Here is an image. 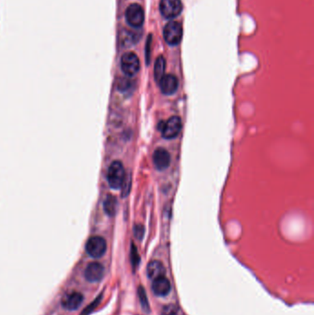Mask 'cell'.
<instances>
[{"mask_svg":"<svg viewBox=\"0 0 314 315\" xmlns=\"http://www.w3.org/2000/svg\"><path fill=\"white\" fill-rule=\"evenodd\" d=\"M126 176V171L121 161L115 160L110 165L108 169L107 181L111 188L120 189L125 182Z\"/></svg>","mask_w":314,"mask_h":315,"instance_id":"cell-1","label":"cell"},{"mask_svg":"<svg viewBox=\"0 0 314 315\" xmlns=\"http://www.w3.org/2000/svg\"><path fill=\"white\" fill-rule=\"evenodd\" d=\"M182 120L179 116H172L168 121L158 124V130L166 139H172L178 136L182 131Z\"/></svg>","mask_w":314,"mask_h":315,"instance_id":"cell-2","label":"cell"},{"mask_svg":"<svg viewBox=\"0 0 314 315\" xmlns=\"http://www.w3.org/2000/svg\"><path fill=\"white\" fill-rule=\"evenodd\" d=\"M121 68L127 77H133L139 71L140 62L135 53L128 52L123 55L121 58Z\"/></svg>","mask_w":314,"mask_h":315,"instance_id":"cell-3","label":"cell"},{"mask_svg":"<svg viewBox=\"0 0 314 315\" xmlns=\"http://www.w3.org/2000/svg\"><path fill=\"white\" fill-rule=\"evenodd\" d=\"M165 42L170 45H177L182 41L183 28L177 22H170L166 24L163 30Z\"/></svg>","mask_w":314,"mask_h":315,"instance_id":"cell-4","label":"cell"},{"mask_svg":"<svg viewBox=\"0 0 314 315\" xmlns=\"http://www.w3.org/2000/svg\"><path fill=\"white\" fill-rule=\"evenodd\" d=\"M106 241L100 236L90 238L86 244V251L93 258H100L106 252Z\"/></svg>","mask_w":314,"mask_h":315,"instance_id":"cell-5","label":"cell"},{"mask_svg":"<svg viewBox=\"0 0 314 315\" xmlns=\"http://www.w3.org/2000/svg\"><path fill=\"white\" fill-rule=\"evenodd\" d=\"M126 19L129 25L133 28L141 27L145 20L142 7L138 4L130 5L126 11Z\"/></svg>","mask_w":314,"mask_h":315,"instance_id":"cell-6","label":"cell"},{"mask_svg":"<svg viewBox=\"0 0 314 315\" xmlns=\"http://www.w3.org/2000/svg\"><path fill=\"white\" fill-rule=\"evenodd\" d=\"M159 10L167 19L177 17L182 11V3L180 0H160Z\"/></svg>","mask_w":314,"mask_h":315,"instance_id":"cell-7","label":"cell"},{"mask_svg":"<svg viewBox=\"0 0 314 315\" xmlns=\"http://www.w3.org/2000/svg\"><path fill=\"white\" fill-rule=\"evenodd\" d=\"M153 162L158 171H164L171 163V155L163 148L157 149L153 154Z\"/></svg>","mask_w":314,"mask_h":315,"instance_id":"cell-8","label":"cell"},{"mask_svg":"<svg viewBox=\"0 0 314 315\" xmlns=\"http://www.w3.org/2000/svg\"><path fill=\"white\" fill-rule=\"evenodd\" d=\"M159 88L162 94L165 95H171V94H175V92L177 91L179 86L178 79L171 75H164L163 78L159 80Z\"/></svg>","mask_w":314,"mask_h":315,"instance_id":"cell-9","label":"cell"},{"mask_svg":"<svg viewBox=\"0 0 314 315\" xmlns=\"http://www.w3.org/2000/svg\"><path fill=\"white\" fill-rule=\"evenodd\" d=\"M104 275V268L99 263H91L85 270L86 280L90 282L100 281Z\"/></svg>","mask_w":314,"mask_h":315,"instance_id":"cell-10","label":"cell"},{"mask_svg":"<svg viewBox=\"0 0 314 315\" xmlns=\"http://www.w3.org/2000/svg\"><path fill=\"white\" fill-rule=\"evenodd\" d=\"M152 290L157 296H166L171 290V283L165 277L153 280Z\"/></svg>","mask_w":314,"mask_h":315,"instance_id":"cell-11","label":"cell"},{"mask_svg":"<svg viewBox=\"0 0 314 315\" xmlns=\"http://www.w3.org/2000/svg\"><path fill=\"white\" fill-rule=\"evenodd\" d=\"M83 301V296L79 292H72L66 295L63 300V305L65 309L74 311L79 308Z\"/></svg>","mask_w":314,"mask_h":315,"instance_id":"cell-12","label":"cell"},{"mask_svg":"<svg viewBox=\"0 0 314 315\" xmlns=\"http://www.w3.org/2000/svg\"><path fill=\"white\" fill-rule=\"evenodd\" d=\"M147 272H148L149 278L154 280L160 277H164L166 270H165L164 265H162L161 262L155 260L149 264Z\"/></svg>","mask_w":314,"mask_h":315,"instance_id":"cell-13","label":"cell"},{"mask_svg":"<svg viewBox=\"0 0 314 315\" xmlns=\"http://www.w3.org/2000/svg\"><path fill=\"white\" fill-rule=\"evenodd\" d=\"M103 208H104L105 213L108 216L113 217V216L115 215L116 209H117V200H116L115 196L112 195V194L107 195V197L104 200Z\"/></svg>","mask_w":314,"mask_h":315,"instance_id":"cell-14","label":"cell"},{"mask_svg":"<svg viewBox=\"0 0 314 315\" xmlns=\"http://www.w3.org/2000/svg\"><path fill=\"white\" fill-rule=\"evenodd\" d=\"M165 59L163 57H158L154 65V78L157 83L163 78L165 73Z\"/></svg>","mask_w":314,"mask_h":315,"instance_id":"cell-15","label":"cell"},{"mask_svg":"<svg viewBox=\"0 0 314 315\" xmlns=\"http://www.w3.org/2000/svg\"><path fill=\"white\" fill-rule=\"evenodd\" d=\"M161 315H178V310L174 305L169 304L163 308Z\"/></svg>","mask_w":314,"mask_h":315,"instance_id":"cell-16","label":"cell"},{"mask_svg":"<svg viewBox=\"0 0 314 315\" xmlns=\"http://www.w3.org/2000/svg\"><path fill=\"white\" fill-rule=\"evenodd\" d=\"M138 294H139L140 301H141V303H142L143 307L146 309V310H147V309H149V303H148V300H147L146 292L144 291L142 286H140V287H139V289H138ZM145 309H144V310H145Z\"/></svg>","mask_w":314,"mask_h":315,"instance_id":"cell-17","label":"cell"},{"mask_svg":"<svg viewBox=\"0 0 314 315\" xmlns=\"http://www.w3.org/2000/svg\"><path fill=\"white\" fill-rule=\"evenodd\" d=\"M134 233H135V236L137 238L138 240H142L143 236H144V233H145V228L143 225H136L135 228H134Z\"/></svg>","mask_w":314,"mask_h":315,"instance_id":"cell-18","label":"cell"},{"mask_svg":"<svg viewBox=\"0 0 314 315\" xmlns=\"http://www.w3.org/2000/svg\"><path fill=\"white\" fill-rule=\"evenodd\" d=\"M131 86V81L128 79H122L121 81L119 82V85H118V89L122 91V92H125L126 90H128L129 88Z\"/></svg>","mask_w":314,"mask_h":315,"instance_id":"cell-19","label":"cell"},{"mask_svg":"<svg viewBox=\"0 0 314 315\" xmlns=\"http://www.w3.org/2000/svg\"><path fill=\"white\" fill-rule=\"evenodd\" d=\"M131 259H132V262L134 265H136L138 264V261H139V257H138V253L136 251L135 246L133 245L132 246V252H131Z\"/></svg>","mask_w":314,"mask_h":315,"instance_id":"cell-20","label":"cell"}]
</instances>
